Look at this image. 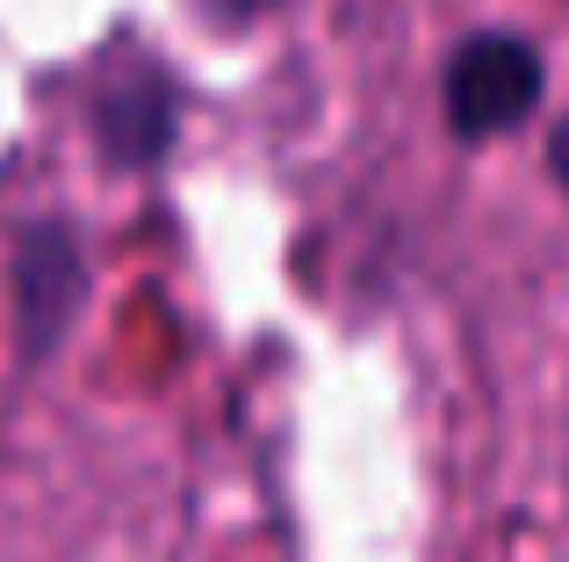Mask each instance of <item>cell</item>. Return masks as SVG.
Segmentation results:
<instances>
[{"mask_svg": "<svg viewBox=\"0 0 569 562\" xmlns=\"http://www.w3.org/2000/svg\"><path fill=\"white\" fill-rule=\"evenodd\" d=\"M548 167H556V188L569 195V123H556V138H548Z\"/></svg>", "mask_w": 569, "mask_h": 562, "instance_id": "cell-5", "label": "cell"}, {"mask_svg": "<svg viewBox=\"0 0 569 562\" xmlns=\"http://www.w3.org/2000/svg\"><path fill=\"white\" fill-rule=\"evenodd\" d=\"M173 123H181V94L159 66L123 58L94 94V138L116 167H159L173 152Z\"/></svg>", "mask_w": 569, "mask_h": 562, "instance_id": "cell-2", "label": "cell"}, {"mask_svg": "<svg viewBox=\"0 0 569 562\" xmlns=\"http://www.w3.org/2000/svg\"><path fill=\"white\" fill-rule=\"evenodd\" d=\"M267 8H281V0H194V14H209V22L238 29V22H260Z\"/></svg>", "mask_w": 569, "mask_h": 562, "instance_id": "cell-4", "label": "cell"}, {"mask_svg": "<svg viewBox=\"0 0 569 562\" xmlns=\"http://www.w3.org/2000/svg\"><path fill=\"white\" fill-rule=\"evenodd\" d=\"M14 303H22V347L51 353L66 318L87 303V260L66 224H29L14 253Z\"/></svg>", "mask_w": 569, "mask_h": 562, "instance_id": "cell-3", "label": "cell"}, {"mask_svg": "<svg viewBox=\"0 0 569 562\" xmlns=\"http://www.w3.org/2000/svg\"><path fill=\"white\" fill-rule=\"evenodd\" d=\"M541 87H548V66L533 51V37H519V29H469L447 51L440 116L461 144H483V138H505V130L527 123L541 109Z\"/></svg>", "mask_w": 569, "mask_h": 562, "instance_id": "cell-1", "label": "cell"}]
</instances>
